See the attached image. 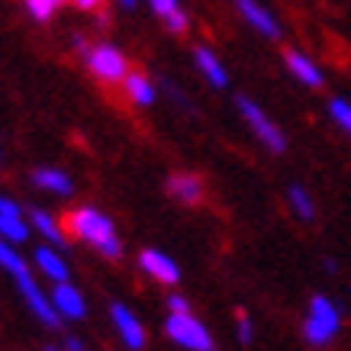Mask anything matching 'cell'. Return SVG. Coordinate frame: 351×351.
Returning <instances> with one entry per match:
<instances>
[{"mask_svg":"<svg viewBox=\"0 0 351 351\" xmlns=\"http://www.w3.org/2000/svg\"><path fill=\"white\" fill-rule=\"evenodd\" d=\"M339 326H341V313L329 297H313L309 300V313H306V319H303V335H306L309 345L326 348V345L335 339Z\"/></svg>","mask_w":351,"mask_h":351,"instance_id":"3","label":"cell"},{"mask_svg":"<svg viewBox=\"0 0 351 351\" xmlns=\"http://www.w3.org/2000/svg\"><path fill=\"white\" fill-rule=\"evenodd\" d=\"M165 335L187 351H216L206 326L200 319H193L191 313H171L165 322Z\"/></svg>","mask_w":351,"mask_h":351,"instance_id":"4","label":"cell"},{"mask_svg":"<svg viewBox=\"0 0 351 351\" xmlns=\"http://www.w3.org/2000/svg\"><path fill=\"white\" fill-rule=\"evenodd\" d=\"M255 339V329H252V319L248 316H239V341L248 345V341Z\"/></svg>","mask_w":351,"mask_h":351,"instance_id":"26","label":"cell"},{"mask_svg":"<svg viewBox=\"0 0 351 351\" xmlns=\"http://www.w3.org/2000/svg\"><path fill=\"white\" fill-rule=\"evenodd\" d=\"M64 351H87V345L84 341H77L75 335H68V339H64Z\"/></svg>","mask_w":351,"mask_h":351,"instance_id":"27","label":"cell"},{"mask_svg":"<svg viewBox=\"0 0 351 351\" xmlns=\"http://www.w3.org/2000/svg\"><path fill=\"white\" fill-rule=\"evenodd\" d=\"M64 3H68V0H23V7L29 10V16L39 23H49Z\"/></svg>","mask_w":351,"mask_h":351,"instance_id":"20","label":"cell"},{"mask_svg":"<svg viewBox=\"0 0 351 351\" xmlns=\"http://www.w3.org/2000/svg\"><path fill=\"white\" fill-rule=\"evenodd\" d=\"M0 216H26V210H23L16 200H10V197L0 193Z\"/></svg>","mask_w":351,"mask_h":351,"instance_id":"23","label":"cell"},{"mask_svg":"<svg viewBox=\"0 0 351 351\" xmlns=\"http://www.w3.org/2000/svg\"><path fill=\"white\" fill-rule=\"evenodd\" d=\"M77 10H84V13H100V10H107V3L110 0H71Z\"/></svg>","mask_w":351,"mask_h":351,"instance_id":"24","label":"cell"},{"mask_svg":"<svg viewBox=\"0 0 351 351\" xmlns=\"http://www.w3.org/2000/svg\"><path fill=\"white\" fill-rule=\"evenodd\" d=\"M110 316H113V326H117V332H119V339H123V345L126 348H132V351H142L145 348V341H149V335H145V326L129 313L123 303H113L110 306Z\"/></svg>","mask_w":351,"mask_h":351,"instance_id":"7","label":"cell"},{"mask_svg":"<svg viewBox=\"0 0 351 351\" xmlns=\"http://www.w3.org/2000/svg\"><path fill=\"white\" fill-rule=\"evenodd\" d=\"M165 191L178 203H184V206H197V203H203V197H206V184H203V178L193 174V171H174L168 181H165Z\"/></svg>","mask_w":351,"mask_h":351,"instance_id":"6","label":"cell"},{"mask_svg":"<svg viewBox=\"0 0 351 351\" xmlns=\"http://www.w3.org/2000/svg\"><path fill=\"white\" fill-rule=\"evenodd\" d=\"M119 3H123L126 10H132V7H136V0H119Z\"/></svg>","mask_w":351,"mask_h":351,"instance_id":"28","label":"cell"},{"mask_svg":"<svg viewBox=\"0 0 351 351\" xmlns=\"http://www.w3.org/2000/svg\"><path fill=\"white\" fill-rule=\"evenodd\" d=\"M329 117L335 119L345 132H351V104H345V100H339V97H332L329 100Z\"/></svg>","mask_w":351,"mask_h":351,"instance_id":"22","label":"cell"},{"mask_svg":"<svg viewBox=\"0 0 351 351\" xmlns=\"http://www.w3.org/2000/svg\"><path fill=\"white\" fill-rule=\"evenodd\" d=\"M0 235L13 245H23L29 239V223H26V216H0Z\"/></svg>","mask_w":351,"mask_h":351,"instance_id":"19","label":"cell"},{"mask_svg":"<svg viewBox=\"0 0 351 351\" xmlns=\"http://www.w3.org/2000/svg\"><path fill=\"white\" fill-rule=\"evenodd\" d=\"M26 219H29L39 232H43L45 242H52V245H64V239H68V232H64L62 226L55 223V216L52 213H45V210H39V206H32V210H26Z\"/></svg>","mask_w":351,"mask_h":351,"instance_id":"17","label":"cell"},{"mask_svg":"<svg viewBox=\"0 0 351 351\" xmlns=\"http://www.w3.org/2000/svg\"><path fill=\"white\" fill-rule=\"evenodd\" d=\"M138 267L149 277H155L158 284H168V287H174V284L181 280V267L174 265L168 255L155 252V248H145V252L138 255Z\"/></svg>","mask_w":351,"mask_h":351,"instance_id":"8","label":"cell"},{"mask_svg":"<svg viewBox=\"0 0 351 351\" xmlns=\"http://www.w3.org/2000/svg\"><path fill=\"white\" fill-rule=\"evenodd\" d=\"M43 351H62V348H52V345H49V348H43Z\"/></svg>","mask_w":351,"mask_h":351,"instance_id":"29","label":"cell"},{"mask_svg":"<svg viewBox=\"0 0 351 351\" xmlns=\"http://www.w3.org/2000/svg\"><path fill=\"white\" fill-rule=\"evenodd\" d=\"M32 184L43 187V191H49V193H55V197H71V191H75L71 178L58 168H36L32 171Z\"/></svg>","mask_w":351,"mask_h":351,"instance_id":"13","label":"cell"},{"mask_svg":"<svg viewBox=\"0 0 351 351\" xmlns=\"http://www.w3.org/2000/svg\"><path fill=\"white\" fill-rule=\"evenodd\" d=\"M284 62H287V68L293 71V77H297V81H303L306 87H313V90H319V87L326 84V81H322V71H319V68L309 62L306 55H300L297 49L284 45Z\"/></svg>","mask_w":351,"mask_h":351,"instance_id":"11","label":"cell"},{"mask_svg":"<svg viewBox=\"0 0 351 351\" xmlns=\"http://www.w3.org/2000/svg\"><path fill=\"white\" fill-rule=\"evenodd\" d=\"M168 309L171 313H191V303H187V297H181V293H168Z\"/></svg>","mask_w":351,"mask_h":351,"instance_id":"25","label":"cell"},{"mask_svg":"<svg viewBox=\"0 0 351 351\" xmlns=\"http://www.w3.org/2000/svg\"><path fill=\"white\" fill-rule=\"evenodd\" d=\"M152 10L161 16V23L168 26L174 36H187V26H191V20L184 16V10L178 7V0H149Z\"/></svg>","mask_w":351,"mask_h":351,"instance_id":"14","label":"cell"},{"mask_svg":"<svg viewBox=\"0 0 351 351\" xmlns=\"http://www.w3.org/2000/svg\"><path fill=\"white\" fill-rule=\"evenodd\" d=\"M290 203H293V210H297L300 219H306V223H313V219H316V206H313L309 193L303 191L300 184H293V187H290Z\"/></svg>","mask_w":351,"mask_h":351,"instance_id":"21","label":"cell"},{"mask_svg":"<svg viewBox=\"0 0 351 351\" xmlns=\"http://www.w3.org/2000/svg\"><path fill=\"white\" fill-rule=\"evenodd\" d=\"M49 297H52V306L58 309L62 319H84L87 316V303H84V297H81V290L71 287L68 280H64V284H55V290Z\"/></svg>","mask_w":351,"mask_h":351,"instance_id":"9","label":"cell"},{"mask_svg":"<svg viewBox=\"0 0 351 351\" xmlns=\"http://www.w3.org/2000/svg\"><path fill=\"white\" fill-rule=\"evenodd\" d=\"M235 107H239V113H242V119L252 126V132H255L261 142H265L267 149L274 152V155H280V152H287V138H284V132L274 126V119L265 117V110L258 107L255 100H248V97H235Z\"/></svg>","mask_w":351,"mask_h":351,"instance_id":"5","label":"cell"},{"mask_svg":"<svg viewBox=\"0 0 351 351\" xmlns=\"http://www.w3.org/2000/svg\"><path fill=\"white\" fill-rule=\"evenodd\" d=\"M235 7H239V13L248 20L252 29H258L261 36H267V39H280V26H277V20L261 7V3H258V0H235Z\"/></svg>","mask_w":351,"mask_h":351,"instance_id":"10","label":"cell"},{"mask_svg":"<svg viewBox=\"0 0 351 351\" xmlns=\"http://www.w3.org/2000/svg\"><path fill=\"white\" fill-rule=\"evenodd\" d=\"M62 229L77 242L94 245L97 252L110 261H119L123 258V245H119V235L110 223V216H104L94 206H75L71 213L62 216Z\"/></svg>","mask_w":351,"mask_h":351,"instance_id":"1","label":"cell"},{"mask_svg":"<svg viewBox=\"0 0 351 351\" xmlns=\"http://www.w3.org/2000/svg\"><path fill=\"white\" fill-rule=\"evenodd\" d=\"M81 58H84L87 71H90L104 87H119L123 81H126L129 71H132V64H129L126 55L119 52L117 45H107V43L90 45Z\"/></svg>","mask_w":351,"mask_h":351,"instance_id":"2","label":"cell"},{"mask_svg":"<svg viewBox=\"0 0 351 351\" xmlns=\"http://www.w3.org/2000/svg\"><path fill=\"white\" fill-rule=\"evenodd\" d=\"M32 261H36V267H39L49 280H55V284H64V280H68V265H64V258L58 255L55 248H36Z\"/></svg>","mask_w":351,"mask_h":351,"instance_id":"15","label":"cell"},{"mask_svg":"<svg viewBox=\"0 0 351 351\" xmlns=\"http://www.w3.org/2000/svg\"><path fill=\"white\" fill-rule=\"evenodd\" d=\"M123 94H126V100H132L136 107H152V104H155V87H152L149 75H145L142 68H132L126 75Z\"/></svg>","mask_w":351,"mask_h":351,"instance_id":"12","label":"cell"},{"mask_svg":"<svg viewBox=\"0 0 351 351\" xmlns=\"http://www.w3.org/2000/svg\"><path fill=\"white\" fill-rule=\"evenodd\" d=\"M0 267L7 271V274L16 280V284H23V280H29V265L20 258V252L13 248V242H7L3 235H0Z\"/></svg>","mask_w":351,"mask_h":351,"instance_id":"18","label":"cell"},{"mask_svg":"<svg viewBox=\"0 0 351 351\" xmlns=\"http://www.w3.org/2000/svg\"><path fill=\"white\" fill-rule=\"evenodd\" d=\"M193 62H197V68H200L203 75H206V81H210L213 87H226V84H229V75H226V68L219 64V58H216L210 49L197 45V49H193Z\"/></svg>","mask_w":351,"mask_h":351,"instance_id":"16","label":"cell"}]
</instances>
